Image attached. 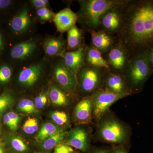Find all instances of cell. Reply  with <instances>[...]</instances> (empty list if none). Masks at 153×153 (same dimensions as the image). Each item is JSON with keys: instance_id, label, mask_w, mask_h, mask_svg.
Listing matches in <instances>:
<instances>
[{"instance_id": "cell-1", "label": "cell", "mask_w": 153, "mask_h": 153, "mask_svg": "<svg viewBox=\"0 0 153 153\" xmlns=\"http://www.w3.org/2000/svg\"><path fill=\"white\" fill-rule=\"evenodd\" d=\"M118 41L131 58L153 44V0H128L124 5L123 24Z\"/></svg>"}, {"instance_id": "cell-2", "label": "cell", "mask_w": 153, "mask_h": 153, "mask_svg": "<svg viewBox=\"0 0 153 153\" xmlns=\"http://www.w3.org/2000/svg\"><path fill=\"white\" fill-rule=\"evenodd\" d=\"M128 0H82L77 15L82 30L87 32L99 30L100 17L114 7L122 5Z\"/></svg>"}, {"instance_id": "cell-3", "label": "cell", "mask_w": 153, "mask_h": 153, "mask_svg": "<svg viewBox=\"0 0 153 153\" xmlns=\"http://www.w3.org/2000/svg\"><path fill=\"white\" fill-rule=\"evenodd\" d=\"M97 124L96 135L99 140L112 145H125L128 142L129 128L112 114L108 112Z\"/></svg>"}, {"instance_id": "cell-4", "label": "cell", "mask_w": 153, "mask_h": 153, "mask_svg": "<svg viewBox=\"0 0 153 153\" xmlns=\"http://www.w3.org/2000/svg\"><path fill=\"white\" fill-rule=\"evenodd\" d=\"M152 74L145 52L131 58L122 75L132 92L135 94L143 90Z\"/></svg>"}, {"instance_id": "cell-5", "label": "cell", "mask_w": 153, "mask_h": 153, "mask_svg": "<svg viewBox=\"0 0 153 153\" xmlns=\"http://www.w3.org/2000/svg\"><path fill=\"white\" fill-rule=\"evenodd\" d=\"M106 69L85 63L76 74V90L85 95L86 97L91 96L96 91L102 88Z\"/></svg>"}, {"instance_id": "cell-6", "label": "cell", "mask_w": 153, "mask_h": 153, "mask_svg": "<svg viewBox=\"0 0 153 153\" xmlns=\"http://www.w3.org/2000/svg\"><path fill=\"white\" fill-rule=\"evenodd\" d=\"M128 97L124 94L112 92L102 88L97 91L91 96L92 102L93 119L97 123L109 112L111 106L122 99Z\"/></svg>"}, {"instance_id": "cell-7", "label": "cell", "mask_w": 153, "mask_h": 153, "mask_svg": "<svg viewBox=\"0 0 153 153\" xmlns=\"http://www.w3.org/2000/svg\"><path fill=\"white\" fill-rule=\"evenodd\" d=\"M103 56L110 71L121 75L131 59L128 50L119 41Z\"/></svg>"}, {"instance_id": "cell-8", "label": "cell", "mask_w": 153, "mask_h": 153, "mask_svg": "<svg viewBox=\"0 0 153 153\" xmlns=\"http://www.w3.org/2000/svg\"><path fill=\"white\" fill-rule=\"evenodd\" d=\"M126 4L111 8L101 16L99 21V30H103L117 36L123 25Z\"/></svg>"}, {"instance_id": "cell-9", "label": "cell", "mask_w": 153, "mask_h": 153, "mask_svg": "<svg viewBox=\"0 0 153 153\" xmlns=\"http://www.w3.org/2000/svg\"><path fill=\"white\" fill-rule=\"evenodd\" d=\"M54 67L53 73L58 84L68 93L74 94L77 86L76 75L65 65L63 59Z\"/></svg>"}, {"instance_id": "cell-10", "label": "cell", "mask_w": 153, "mask_h": 153, "mask_svg": "<svg viewBox=\"0 0 153 153\" xmlns=\"http://www.w3.org/2000/svg\"><path fill=\"white\" fill-rule=\"evenodd\" d=\"M102 88L128 96L133 94L123 76L113 73L109 69H106L105 71Z\"/></svg>"}, {"instance_id": "cell-11", "label": "cell", "mask_w": 153, "mask_h": 153, "mask_svg": "<svg viewBox=\"0 0 153 153\" xmlns=\"http://www.w3.org/2000/svg\"><path fill=\"white\" fill-rule=\"evenodd\" d=\"M88 32L91 36V45L102 55L106 54L118 41L117 36L103 30H91Z\"/></svg>"}, {"instance_id": "cell-12", "label": "cell", "mask_w": 153, "mask_h": 153, "mask_svg": "<svg viewBox=\"0 0 153 153\" xmlns=\"http://www.w3.org/2000/svg\"><path fill=\"white\" fill-rule=\"evenodd\" d=\"M67 138L64 143L65 144L83 152L90 151L89 137L84 128L79 127L75 128L67 133Z\"/></svg>"}, {"instance_id": "cell-13", "label": "cell", "mask_w": 153, "mask_h": 153, "mask_svg": "<svg viewBox=\"0 0 153 153\" xmlns=\"http://www.w3.org/2000/svg\"><path fill=\"white\" fill-rule=\"evenodd\" d=\"M74 122L77 125L91 123L93 119L92 102L91 96L82 98L76 105L73 112Z\"/></svg>"}, {"instance_id": "cell-14", "label": "cell", "mask_w": 153, "mask_h": 153, "mask_svg": "<svg viewBox=\"0 0 153 153\" xmlns=\"http://www.w3.org/2000/svg\"><path fill=\"white\" fill-rule=\"evenodd\" d=\"M87 46L84 44L74 51H65L61 55L65 65L76 76L78 71L85 64L84 58Z\"/></svg>"}, {"instance_id": "cell-15", "label": "cell", "mask_w": 153, "mask_h": 153, "mask_svg": "<svg viewBox=\"0 0 153 153\" xmlns=\"http://www.w3.org/2000/svg\"><path fill=\"white\" fill-rule=\"evenodd\" d=\"M54 22L57 30L63 33L76 25L78 17L71 9L66 8L55 14Z\"/></svg>"}, {"instance_id": "cell-16", "label": "cell", "mask_w": 153, "mask_h": 153, "mask_svg": "<svg viewBox=\"0 0 153 153\" xmlns=\"http://www.w3.org/2000/svg\"><path fill=\"white\" fill-rule=\"evenodd\" d=\"M44 67L42 63H36L22 69L19 74V82L27 87L35 85L41 77Z\"/></svg>"}, {"instance_id": "cell-17", "label": "cell", "mask_w": 153, "mask_h": 153, "mask_svg": "<svg viewBox=\"0 0 153 153\" xmlns=\"http://www.w3.org/2000/svg\"><path fill=\"white\" fill-rule=\"evenodd\" d=\"M31 24V16L27 8H23L11 21L10 27L15 34H23L28 31Z\"/></svg>"}, {"instance_id": "cell-18", "label": "cell", "mask_w": 153, "mask_h": 153, "mask_svg": "<svg viewBox=\"0 0 153 153\" xmlns=\"http://www.w3.org/2000/svg\"><path fill=\"white\" fill-rule=\"evenodd\" d=\"M37 47L36 41L29 40L16 44L11 50V57L13 59L23 60L32 55Z\"/></svg>"}, {"instance_id": "cell-19", "label": "cell", "mask_w": 153, "mask_h": 153, "mask_svg": "<svg viewBox=\"0 0 153 153\" xmlns=\"http://www.w3.org/2000/svg\"><path fill=\"white\" fill-rule=\"evenodd\" d=\"M67 46L66 41L62 37L50 38L44 42L45 53L50 57L61 56L65 52Z\"/></svg>"}, {"instance_id": "cell-20", "label": "cell", "mask_w": 153, "mask_h": 153, "mask_svg": "<svg viewBox=\"0 0 153 153\" xmlns=\"http://www.w3.org/2000/svg\"><path fill=\"white\" fill-rule=\"evenodd\" d=\"M84 62L89 66L108 69V65L103 55L91 45L86 47Z\"/></svg>"}, {"instance_id": "cell-21", "label": "cell", "mask_w": 153, "mask_h": 153, "mask_svg": "<svg viewBox=\"0 0 153 153\" xmlns=\"http://www.w3.org/2000/svg\"><path fill=\"white\" fill-rule=\"evenodd\" d=\"M84 31L79 29L76 25L67 31L66 48L69 52L77 50L85 43L83 42Z\"/></svg>"}, {"instance_id": "cell-22", "label": "cell", "mask_w": 153, "mask_h": 153, "mask_svg": "<svg viewBox=\"0 0 153 153\" xmlns=\"http://www.w3.org/2000/svg\"><path fill=\"white\" fill-rule=\"evenodd\" d=\"M68 94L69 93L64 89L62 90L56 85H52L50 86L49 89V96L53 104L63 106L67 105L70 101Z\"/></svg>"}, {"instance_id": "cell-23", "label": "cell", "mask_w": 153, "mask_h": 153, "mask_svg": "<svg viewBox=\"0 0 153 153\" xmlns=\"http://www.w3.org/2000/svg\"><path fill=\"white\" fill-rule=\"evenodd\" d=\"M67 132L61 129L54 135L42 142L41 148L43 150L49 151L55 148L57 145L60 144L67 135Z\"/></svg>"}, {"instance_id": "cell-24", "label": "cell", "mask_w": 153, "mask_h": 153, "mask_svg": "<svg viewBox=\"0 0 153 153\" xmlns=\"http://www.w3.org/2000/svg\"><path fill=\"white\" fill-rule=\"evenodd\" d=\"M57 126L51 123H47L44 124L41 128V129L36 135L35 139L39 143L43 142L49 137L60 130Z\"/></svg>"}, {"instance_id": "cell-25", "label": "cell", "mask_w": 153, "mask_h": 153, "mask_svg": "<svg viewBox=\"0 0 153 153\" xmlns=\"http://www.w3.org/2000/svg\"><path fill=\"white\" fill-rule=\"evenodd\" d=\"M14 100L13 96L8 91H5L0 95V115L13 105Z\"/></svg>"}, {"instance_id": "cell-26", "label": "cell", "mask_w": 153, "mask_h": 153, "mask_svg": "<svg viewBox=\"0 0 153 153\" xmlns=\"http://www.w3.org/2000/svg\"><path fill=\"white\" fill-rule=\"evenodd\" d=\"M17 108L19 111L27 113H33L37 112V108L35 103L30 100L23 99L18 103Z\"/></svg>"}, {"instance_id": "cell-27", "label": "cell", "mask_w": 153, "mask_h": 153, "mask_svg": "<svg viewBox=\"0 0 153 153\" xmlns=\"http://www.w3.org/2000/svg\"><path fill=\"white\" fill-rule=\"evenodd\" d=\"M39 128L38 121L34 117H29L25 122L23 130L25 133L32 134L35 133Z\"/></svg>"}, {"instance_id": "cell-28", "label": "cell", "mask_w": 153, "mask_h": 153, "mask_svg": "<svg viewBox=\"0 0 153 153\" xmlns=\"http://www.w3.org/2000/svg\"><path fill=\"white\" fill-rule=\"evenodd\" d=\"M36 16L41 22H50L54 21L55 14L46 7L37 10Z\"/></svg>"}, {"instance_id": "cell-29", "label": "cell", "mask_w": 153, "mask_h": 153, "mask_svg": "<svg viewBox=\"0 0 153 153\" xmlns=\"http://www.w3.org/2000/svg\"><path fill=\"white\" fill-rule=\"evenodd\" d=\"M11 145L14 150L19 153H26L29 150L27 145L22 139L15 137L11 141Z\"/></svg>"}, {"instance_id": "cell-30", "label": "cell", "mask_w": 153, "mask_h": 153, "mask_svg": "<svg viewBox=\"0 0 153 153\" xmlns=\"http://www.w3.org/2000/svg\"><path fill=\"white\" fill-rule=\"evenodd\" d=\"M51 116L53 121L59 126L64 125L68 122V115L63 111H54L51 114Z\"/></svg>"}, {"instance_id": "cell-31", "label": "cell", "mask_w": 153, "mask_h": 153, "mask_svg": "<svg viewBox=\"0 0 153 153\" xmlns=\"http://www.w3.org/2000/svg\"><path fill=\"white\" fill-rule=\"evenodd\" d=\"M12 76V70L9 66L4 65L0 67V82H8Z\"/></svg>"}, {"instance_id": "cell-32", "label": "cell", "mask_w": 153, "mask_h": 153, "mask_svg": "<svg viewBox=\"0 0 153 153\" xmlns=\"http://www.w3.org/2000/svg\"><path fill=\"white\" fill-rule=\"evenodd\" d=\"M47 96L46 92H42L38 95L35 99V105L37 109H41L47 103Z\"/></svg>"}, {"instance_id": "cell-33", "label": "cell", "mask_w": 153, "mask_h": 153, "mask_svg": "<svg viewBox=\"0 0 153 153\" xmlns=\"http://www.w3.org/2000/svg\"><path fill=\"white\" fill-rule=\"evenodd\" d=\"M73 148L65 144H59L55 148L54 153H73Z\"/></svg>"}, {"instance_id": "cell-34", "label": "cell", "mask_w": 153, "mask_h": 153, "mask_svg": "<svg viewBox=\"0 0 153 153\" xmlns=\"http://www.w3.org/2000/svg\"><path fill=\"white\" fill-rule=\"evenodd\" d=\"M146 53L148 64L153 74V44L146 50Z\"/></svg>"}, {"instance_id": "cell-35", "label": "cell", "mask_w": 153, "mask_h": 153, "mask_svg": "<svg viewBox=\"0 0 153 153\" xmlns=\"http://www.w3.org/2000/svg\"><path fill=\"white\" fill-rule=\"evenodd\" d=\"M31 3L33 7L38 10L47 7L49 4V1L47 0H33L31 1Z\"/></svg>"}, {"instance_id": "cell-36", "label": "cell", "mask_w": 153, "mask_h": 153, "mask_svg": "<svg viewBox=\"0 0 153 153\" xmlns=\"http://www.w3.org/2000/svg\"><path fill=\"white\" fill-rule=\"evenodd\" d=\"M3 120H4V123L6 125L10 128L12 130L15 131L17 129V127L14 125L13 123L7 114H6L4 115Z\"/></svg>"}, {"instance_id": "cell-37", "label": "cell", "mask_w": 153, "mask_h": 153, "mask_svg": "<svg viewBox=\"0 0 153 153\" xmlns=\"http://www.w3.org/2000/svg\"><path fill=\"white\" fill-rule=\"evenodd\" d=\"M111 148L112 153H128L124 145H112Z\"/></svg>"}, {"instance_id": "cell-38", "label": "cell", "mask_w": 153, "mask_h": 153, "mask_svg": "<svg viewBox=\"0 0 153 153\" xmlns=\"http://www.w3.org/2000/svg\"><path fill=\"white\" fill-rule=\"evenodd\" d=\"M90 153H112L111 148H96L91 151Z\"/></svg>"}, {"instance_id": "cell-39", "label": "cell", "mask_w": 153, "mask_h": 153, "mask_svg": "<svg viewBox=\"0 0 153 153\" xmlns=\"http://www.w3.org/2000/svg\"><path fill=\"white\" fill-rule=\"evenodd\" d=\"M7 114L13 123L14 125L18 128V125H19V121H20V117L17 114L15 113L14 112H12V111L7 113Z\"/></svg>"}, {"instance_id": "cell-40", "label": "cell", "mask_w": 153, "mask_h": 153, "mask_svg": "<svg viewBox=\"0 0 153 153\" xmlns=\"http://www.w3.org/2000/svg\"><path fill=\"white\" fill-rule=\"evenodd\" d=\"M12 1L10 0H0V9H5L10 6Z\"/></svg>"}, {"instance_id": "cell-41", "label": "cell", "mask_w": 153, "mask_h": 153, "mask_svg": "<svg viewBox=\"0 0 153 153\" xmlns=\"http://www.w3.org/2000/svg\"><path fill=\"white\" fill-rule=\"evenodd\" d=\"M4 46V40L1 34L0 33V52L3 50Z\"/></svg>"}, {"instance_id": "cell-42", "label": "cell", "mask_w": 153, "mask_h": 153, "mask_svg": "<svg viewBox=\"0 0 153 153\" xmlns=\"http://www.w3.org/2000/svg\"><path fill=\"white\" fill-rule=\"evenodd\" d=\"M0 153H4V149L2 146L0 145Z\"/></svg>"}, {"instance_id": "cell-43", "label": "cell", "mask_w": 153, "mask_h": 153, "mask_svg": "<svg viewBox=\"0 0 153 153\" xmlns=\"http://www.w3.org/2000/svg\"><path fill=\"white\" fill-rule=\"evenodd\" d=\"M73 153H80L79 152H77V151H74Z\"/></svg>"}, {"instance_id": "cell-44", "label": "cell", "mask_w": 153, "mask_h": 153, "mask_svg": "<svg viewBox=\"0 0 153 153\" xmlns=\"http://www.w3.org/2000/svg\"><path fill=\"white\" fill-rule=\"evenodd\" d=\"M49 153L47 152H38V153Z\"/></svg>"}, {"instance_id": "cell-45", "label": "cell", "mask_w": 153, "mask_h": 153, "mask_svg": "<svg viewBox=\"0 0 153 153\" xmlns=\"http://www.w3.org/2000/svg\"><path fill=\"white\" fill-rule=\"evenodd\" d=\"M1 126H0V133H1Z\"/></svg>"}]
</instances>
